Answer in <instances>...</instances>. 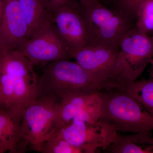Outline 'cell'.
<instances>
[{"mask_svg":"<svg viewBox=\"0 0 153 153\" xmlns=\"http://www.w3.org/2000/svg\"><path fill=\"white\" fill-rule=\"evenodd\" d=\"M18 50L34 65L69 60L70 50L51 23L28 39Z\"/></svg>","mask_w":153,"mask_h":153,"instance_id":"cell-8","label":"cell"},{"mask_svg":"<svg viewBox=\"0 0 153 153\" xmlns=\"http://www.w3.org/2000/svg\"><path fill=\"white\" fill-rule=\"evenodd\" d=\"M136 27L142 33L153 37V0H146L139 6Z\"/></svg>","mask_w":153,"mask_h":153,"instance_id":"cell-18","label":"cell"},{"mask_svg":"<svg viewBox=\"0 0 153 153\" xmlns=\"http://www.w3.org/2000/svg\"><path fill=\"white\" fill-rule=\"evenodd\" d=\"M104 151L112 153H153L151 133L141 131L129 135H118L112 144Z\"/></svg>","mask_w":153,"mask_h":153,"instance_id":"cell-14","label":"cell"},{"mask_svg":"<svg viewBox=\"0 0 153 153\" xmlns=\"http://www.w3.org/2000/svg\"><path fill=\"white\" fill-rule=\"evenodd\" d=\"M5 108L4 102L1 88L0 85V108Z\"/></svg>","mask_w":153,"mask_h":153,"instance_id":"cell-21","label":"cell"},{"mask_svg":"<svg viewBox=\"0 0 153 153\" xmlns=\"http://www.w3.org/2000/svg\"><path fill=\"white\" fill-rule=\"evenodd\" d=\"M23 110L0 108V153H25L29 144L22 129Z\"/></svg>","mask_w":153,"mask_h":153,"instance_id":"cell-13","label":"cell"},{"mask_svg":"<svg viewBox=\"0 0 153 153\" xmlns=\"http://www.w3.org/2000/svg\"><path fill=\"white\" fill-rule=\"evenodd\" d=\"M34 66L18 49L0 52V85L5 108L23 110L37 98L39 77Z\"/></svg>","mask_w":153,"mask_h":153,"instance_id":"cell-1","label":"cell"},{"mask_svg":"<svg viewBox=\"0 0 153 153\" xmlns=\"http://www.w3.org/2000/svg\"><path fill=\"white\" fill-rule=\"evenodd\" d=\"M111 125L99 120L94 123L74 122L59 129L57 134L84 153L105 151L118 134Z\"/></svg>","mask_w":153,"mask_h":153,"instance_id":"cell-7","label":"cell"},{"mask_svg":"<svg viewBox=\"0 0 153 153\" xmlns=\"http://www.w3.org/2000/svg\"><path fill=\"white\" fill-rule=\"evenodd\" d=\"M153 58V37L135 27L123 39L112 77L102 84L101 88L123 89L135 81Z\"/></svg>","mask_w":153,"mask_h":153,"instance_id":"cell-5","label":"cell"},{"mask_svg":"<svg viewBox=\"0 0 153 153\" xmlns=\"http://www.w3.org/2000/svg\"><path fill=\"white\" fill-rule=\"evenodd\" d=\"M50 13L56 9L70 1L71 0H39Z\"/></svg>","mask_w":153,"mask_h":153,"instance_id":"cell-20","label":"cell"},{"mask_svg":"<svg viewBox=\"0 0 153 153\" xmlns=\"http://www.w3.org/2000/svg\"><path fill=\"white\" fill-rule=\"evenodd\" d=\"M100 86L76 61H54L44 66L38 77L37 98L49 97L60 102L74 94L91 93Z\"/></svg>","mask_w":153,"mask_h":153,"instance_id":"cell-2","label":"cell"},{"mask_svg":"<svg viewBox=\"0 0 153 153\" xmlns=\"http://www.w3.org/2000/svg\"><path fill=\"white\" fill-rule=\"evenodd\" d=\"M51 24L71 52L86 46L87 35L79 3L71 0L51 13Z\"/></svg>","mask_w":153,"mask_h":153,"instance_id":"cell-9","label":"cell"},{"mask_svg":"<svg viewBox=\"0 0 153 153\" xmlns=\"http://www.w3.org/2000/svg\"><path fill=\"white\" fill-rule=\"evenodd\" d=\"M5 0H0V22L2 16L3 10Z\"/></svg>","mask_w":153,"mask_h":153,"instance_id":"cell-23","label":"cell"},{"mask_svg":"<svg viewBox=\"0 0 153 153\" xmlns=\"http://www.w3.org/2000/svg\"><path fill=\"white\" fill-rule=\"evenodd\" d=\"M100 2L105 5L111 7L113 4L114 0H100Z\"/></svg>","mask_w":153,"mask_h":153,"instance_id":"cell-22","label":"cell"},{"mask_svg":"<svg viewBox=\"0 0 153 153\" xmlns=\"http://www.w3.org/2000/svg\"><path fill=\"white\" fill-rule=\"evenodd\" d=\"M102 101L99 120L111 125L117 131L152 133L153 115L123 89L97 90Z\"/></svg>","mask_w":153,"mask_h":153,"instance_id":"cell-4","label":"cell"},{"mask_svg":"<svg viewBox=\"0 0 153 153\" xmlns=\"http://www.w3.org/2000/svg\"><path fill=\"white\" fill-rule=\"evenodd\" d=\"M119 52V47L86 46L71 55L101 87L113 75Z\"/></svg>","mask_w":153,"mask_h":153,"instance_id":"cell-10","label":"cell"},{"mask_svg":"<svg viewBox=\"0 0 153 153\" xmlns=\"http://www.w3.org/2000/svg\"><path fill=\"white\" fill-rule=\"evenodd\" d=\"M60 111V102L49 97L36 98L23 109L22 129L30 149L57 133Z\"/></svg>","mask_w":153,"mask_h":153,"instance_id":"cell-6","label":"cell"},{"mask_svg":"<svg viewBox=\"0 0 153 153\" xmlns=\"http://www.w3.org/2000/svg\"><path fill=\"white\" fill-rule=\"evenodd\" d=\"M19 1L29 28L30 38L51 23V13L39 0H19Z\"/></svg>","mask_w":153,"mask_h":153,"instance_id":"cell-15","label":"cell"},{"mask_svg":"<svg viewBox=\"0 0 153 153\" xmlns=\"http://www.w3.org/2000/svg\"><path fill=\"white\" fill-rule=\"evenodd\" d=\"M146 0H114L111 7L122 13L136 19V14L139 6Z\"/></svg>","mask_w":153,"mask_h":153,"instance_id":"cell-19","label":"cell"},{"mask_svg":"<svg viewBox=\"0 0 153 153\" xmlns=\"http://www.w3.org/2000/svg\"><path fill=\"white\" fill-rule=\"evenodd\" d=\"M79 8L87 32L86 46L119 47L126 35L136 27L135 19L100 0L85 5L79 3Z\"/></svg>","mask_w":153,"mask_h":153,"instance_id":"cell-3","label":"cell"},{"mask_svg":"<svg viewBox=\"0 0 153 153\" xmlns=\"http://www.w3.org/2000/svg\"><path fill=\"white\" fill-rule=\"evenodd\" d=\"M76 1H78L81 4L85 5L95 0H76Z\"/></svg>","mask_w":153,"mask_h":153,"instance_id":"cell-24","label":"cell"},{"mask_svg":"<svg viewBox=\"0 0 153 153\" xmlns=\"http://www.w3.org/2000/svg\"><path fill=\"white\" fill-rule=\"evenodd\" d=\"M150 63L151 64V67L149 71V78L153 79V58L151 60Z\"/></svg>","mask_w":153,"mask_h":153,"instance_id":"cell-25","label":"cell"},{"mask_svg":"<svg viewBox=\"0 0 153 153\" xmlns=\"http://www.w3.org/2000/svg\"><path fill=\"white\" fill-rule=\"evenodd\" d=\"M123 89L153 115V79L135 80L128 83Z\"/></svg>","mask_w":153,"mask_h":153,"instance_id":"cell-16","label":"cell"},{"mask_svg":"<svg viewBox=\"0 0 153 153\" xmlns=\"http://www.w3.org/2000/svg\"><path fill=\"white\" fill-rule=\"evenodd\" d=\"M33 151L41 153H84L82 149L70 144L57 134L42 142Z\"/></svg>","mask_w":153,"mask_h":153,"instance_id":"cell-17","label":"cell"},{"mask_svg":"<svg viewBox=\"0 0 153 153\" xmlns=\"http://www.w3.org/2000/svg\"><path fill=\"white\" fill-rule=\"evenodd\" d=\"M60 104V128L74 122L94 123L100 118L102 101L97 90L70 96Z\"/></svg>","mask_w":153,"mask_h":153,"instance_id":"cell-12","label":"cell"},{"mask_svg":"<svg viewBox=\"0 0 153 153\" xmlns=\"http://www.w3.org/2000/svg\"><path fill=\"white\" fill-rule=\"evenodd\" d=\"M30 38L19 0H5L0 22V52L19 49Z\"/></svg>","mask_w":153,"mask_h":153,"instance_id":"cell-11","label":"cell"}]
</instances>
